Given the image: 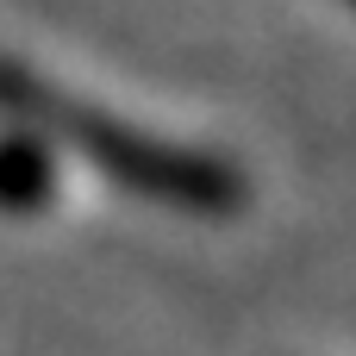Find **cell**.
Wrapping results in <instances>:
<instances>
[{
	"label": "cell",
	"mask_w": 356,
	"mask_h": 356,
	"mask_svg": "<svg viewBox=\"0 0 356 356\" xmlns=\"http://www.w3.org/2000/svg\"><path fill=\"white\" fill-rule=\"evenodd\" d=\"M0 106L19 113L25 125H44V131L75 138L100 169H113L119 181H138V188L163 194V200L213 207V200H225V194L238 188L219 163L188 156V150H169V144H156V138H138V131H125V125L88 113L81 100H63L44 75H31V69H19V63H0Z\"/></svg>",
	"instance_id": "cell-1"
},
{
	"label": "cell",
	"mask_w": 356,
	"mask_h": 356,
	"mask_svg": "<svg viewBox=\"0 0 356 356\" xmlns=\"http://www.w3.org/2000/svg\"><path fill=\"white\" fill-rule=\"evenodd\" d=\"M344 6H350V13H356V0H344Z\"/></svg>",
	"instance_id": "cell-2"
}]
</instances>
